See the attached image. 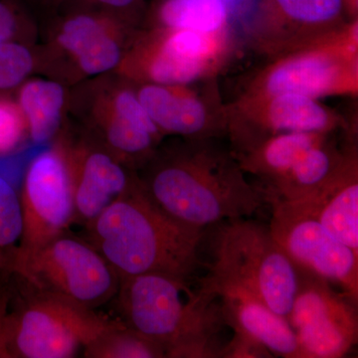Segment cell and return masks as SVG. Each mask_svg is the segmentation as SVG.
<instances>
[{"label":"cell","instance_id":"cell-13","mask_svg":"<svg viewBox=\"0 0 358 358\" xmlns=\"http://www.w3.org/2000/svg\"><path fill=\"white\" fill-rule=\"evenodd\" d=\"M338 61L329 54L313 52L275 66L266 80L270 96L296 94L315 98L329 93L341 77Z\"/></svg>","mask_w":358,"mask_h":358},{"label":"cell","instance_id":"cell-25","mask_svg":"<svg viewBox=\"0 0 358 358\" xmlns=\"http://www.w3.org/2000/svg\"><path fill=\"white\" fill-rule=\"evenodd\" d=\"M22 110L8 99L0 96V157L20 145L27 128Z\"/></svg>","mask_w":358,"mask_h":358},{"label":"cell","instance_id":"cell-28","mask_svg":"<svg viewBox=\"0 0 358 358\" xmlns=\"http://www.w3.org/2000/svg\"><path fill=\"white\" fill-rule=\"evenodd\" d=\"M17 9L13 0H0V43L10 41L17 31Z\"/></svg>","mask_w":358,"mask_h":358},{"label":"cell","instance_id":"cell-5","mask_svg":"<svg viewBox=\"0 0 358 358\" xmlns=\"http://www.w3.org/2000/svg\"><path fill=\"white\" fill-rule=\"evenodd\" d=\"M221 223L214 262L199 281L212 292L234 289L255 296L287 319L298 289L299 273L268 224L251 218Z\"/></svg>","mask_w":358,"mask_h":358},{"label":"cell","instance_id":"cell-21","mask_svg":"<svg viewBox=\"0 0 358 358\" xmlns=\"http://www.w3.org/2000/svg\"><path fill=\"white\" fill-rule=\"evenodd\" d=\"M207 65L208 62L186 57L162 44L150 63V76L159 84H186L201 76Z\"/></svg>","mask_w":358,"mask_h":358},{"label":"cell","instance_id":"cell-2","mask_svg":"<svg viewBox=\"0 0 358 358\" xmlns=\"http://www.w3.org/2000/svg\"><path fill=\"white\" fill-rule=\"evenodd\" d=\"M121 278L117 308L122 322L159 343L166 357H221L226 324L219 296L199 282L148 273Z\"/></svg>","mask_w":358,"mask_h":358},{"label":"cell","instance_id":"cell-26","mask_svg":"<svg viewBox=\"0 0 358 358\" xmlns=\"http://www.w3.org/2000/svg\"><path fill=\"white\" fill-rule=\"evenodd\" d=\"M115 115L138 124L155 136L159 134V128L150 119L138 98H136L131 92H121L115 98Z\"/></svg>","mask_w":358,"mask_h":358},{"label":"cell","instance_id":"cell-27","mask_svg":"<svg viewBox=\"0 0 358 358\" xmlns=\"http://www.w3.org/2000/svg\"><path fill=\"white\" fill-rule=\"evenodd\" d=\"M234 333L233 338L229 339L224 346L221 357L228 358H255L273 357L267 348L253 339L247 338L243 334Z\"/></svg>","mask_w":358,"mask_h":358},{"label":"cell","instance_id":"cell-6","mask_svg":"<svg viewBox=\"0 0 358 358\" xmlns=\"http://www.w3.org/2000/svg\"><path fill=\"white\" fill-rule=\"evenodd\" d=\"M14 274L40 291L93 310L117 296L121 281L95 247L67 233L34 251L16 256Z\"/></svg>","mask_w":358,"mask_h":358},{"label":"cell","instance_id":"cell-10","mask_svg":"<svg viewBox=\"0 0 358 358\" xmlns=\"http://www.w3.org/2000/svg\"><path fill=\"white\" fill-rule=\"evenodd\" d=\"M220 300L226 324L253 339L273 357L301 358L300 345L288 320L255 296L234 289L214 291Z\"/></svg>","mask_w":358,"mask_h":358},{"label":"cell","instance_id":"cell-20","mask_svg":"<svg viewBox=\"0 0 358 358\" xmlns=\"http://www.w3.org/2000/svg\"><path fill=\"white\" fill-rule=\"evenodd\" d=\"M87 358H162L166 350L159 343L122 322L84 348Z\"/></svg>","mask_w":358,"mask_h":358},{"label":"cell","instance_id":"cell-22","mask_svg":"<svg viewBox=\"0 0 358 358\" xmlns=\"http://www.w3.org/2000/svg\"><path fill=\"white\" fill-rule=\"evenodd\" d=\"M106 134L115 150L129 155L145 154L154 145L157 136L117 115H113Z\"/></svg>","mask_w":358,"mask_h":358},{"label":"cell","instance_id":"cell-1","mask_svg":"<svg viewBox=\"0 0 358 358\" xmlns=\"http://www.w3.org/2000/svg\"><path fill=\"white\" fill-rule=\"evenodd\" d=\"M86 230L87 241L120 277L160 273L192 281L201 265L205 230L169 216L136 181Z\"/></svg>","mask_w":358,"mask_h":358},{"label":"cell","instance_id":"cell-19","mask_svg":"<svg viewBox=\"0 0 358 358\" xmlns=\"http://www.w3.org/2000/svg\"><path fill=\"white\" fill-rule=\"evenodd\" d=\"M22 231L20 195L11 181L0 174V287L13 278Z\"/></svg>","mask_w":358,"mask_h":358},{"label":"cell","instance_id":"cell-7","mask_svg":"<svg viewBox=\"0 0 358 358\" xmlns=\"http://www.w3.org/2000/svg\"><path fill=\"white\" fill-rule=\"evenodd\" d=\"M271 233L296 270L327 280L358 303V252L333 236L298 202L271 199Z\"/></svg>","mask_w":358,"mask_h":358},{"label":"cell","instance_id":"cell-15","mask_svg":"<svg viewBox=\"0 0 358 358\" xmlns=\"http://www.w3.org/2000/svg\"><path fill=\"white\" fill-rule=\"evenodd\" d=\"M138 100L157 128L187 136L208 133V115L194 96L178 95L159 85L141 89Z\"/></svg>","mask_w":358,"mask_h":358},{"label":"cell","instance_id":"cell-12","mask_svg":"<svg viewBox=\"0 0 358 358\" xmlns=\"http://www.w3.org/2000/svg\"><path fill=\"white\" fill-rule=\"evenodd\" d=\"M299 204L333 236L358 252V180L355 157L319 192Z\"/></svg>","mask_w":358,"mask_h":358},{"label":"cell","instance_id":"cell-29","mask_svg":"<svg viewBox=\"0 0 358 358\" xmlns=\"http://www.w3.org/2000/svg\"><path fill=\"white\" fill-rule=\"evenodd\" d=\"M99 3L103 6L110 7V8H126L134 3L136 0H96Z\"/></svg>","mask_w":358,"mask_h":358},{"label":"cell","instance_id":"cell-24","mask_svg":"<svg viewBox=\"0 0 358 358\" xmlns=\"http://www.w3.org/2000/svg\"><path fill=\"white\" fill-rule=\"evenodd\" d=\"M32 67V55L24 46L11 41L0 43V90L17 86Z\"/></svg>","mask_w":358,"mask_h":358},{"label":"cell","instance_id":"cell-11","mask_svg":"<svg viewBox=\"0 0 358 358\" xmlns=\"http://www.w3.org/2000/svg\"><path fill=\"white\" fill-rule=\"evenodd\" d=\"M74 189V222L89 226L134 183L124 167L102 152L70 159Z\"/></svg>","mask_w":358,"mask_h":358},{"label":"cell","instance_id":"cell-18","mask_svg":"<svg viewBox=\"0 0 358 358\" xmlns=\"http://www.w3.org/2000/svg\"><path fill=\"white\" fill-rule=\"evenodd\" d=\"M227 13L221 0H167L160 9L162 22L173 30L213 35L225 24Z\"/></svg>","mask_w":358,"mask_h":358},{"label":"cell","instance_id":"cell-16","mask_svg":"<svg viewBox=\"0 0 358 358\" xmlns=\"http://www.w3.org/2000/svg\"><path fill=\"white\" fill-rule=\"evenodd\" d=\"M266 124L270 138L284 133L324 134L333 128L334 120L315 98L284 94L271 96Z\"/></svg>","mask_w":358,"mask_h":358},{"label":"cell","instance_id":"cell-17","mask_svg":"<svg viewBox=\"0 0 358 358\" xmlns=\"http://www.w3.org/2000/svg\"><path fill=\"white\" fill-rule=\"evenodd\" d=\"M63 103L64 91L54 82H29L21 90V110L37 145H45L57 131Z\"/></svg>","mask_w":358,"mask_h":358},{"label":"cell","instance_id":"cell-30","mask_svg":"<svg viewBox=\"0 0 358 358\" xmlns=\"http://www.w3.org/2000/svg\"><path fill=\"white\" fill-rule=\"evenodd\" d=\"M221 1L225 2L227 1V0H221Z\"/></svg>","mask_w":358,"mask_h":358},{"label":"cell","instance_id":"cell-3","mask_svg":"<svg viewBox=\"0 0 358 358\" xmlns=\"http://www.w3.org/2000/svg\"><path fill=\"white\" fill-rule=\"evenodd\" d=\"M230 155L195 143L155 167L141 183L148 196L178 222L206 230L238 218H251L267 203Z\"/></svg>","mask_w":358,"mask_h":358},{"label":"cell","instance_id":"cell-23","mask_svg":"<svg viewBox=\"0 0 358 358\" xmlns=\"http://www.w3.org/2000/svg\"><path fill=\"white\" fill-rule=\"evenodd\" d=\"M288 17L303 24H322L334 20L343 0H275Z\"/></svg>","mask_w":358,"mask_h":358},{"label":"cell","instance_id":"cell-14","mask_svg":"<svg viewBox=\"0 0 358 358\" xmlns=\"http://www.w3.org/2000/svg\"><path fill=\"white\" fill-rule=\"evenodd\" d=\"M59 42L76 57L88 74H100L112 69L121 58L119 45L108 34L105 25L87 14L66 21Z\"/></svg>","mask_w":358,"mask_h":358},{"label":"cell","instance_id":"cell-9","mask_svg":"<svg viewBox=\"0 0 358 358\" xmlns=\"http://www.w3.org/2000/svg\"><path fill=\"white\" fill-rule=\"evenodd\" d=\"M23 231L17 255L29 253L67 233L75 204L69 157L45 148L30 160L20 195Z\"/></svg>","mask_w":358,"mask_h":358},{"label":"cell","instance_id":"cell-8","mask_svg":"<svg viewBox=\"0 0 358 358\" xmlns=\"http://www.w3.org/2000/svg\"><path fill=\"white\" fill-rule=\"evenodd\" d=\"M299 286L289 310L301 358H341L358 339V303L319 275L298 270Z\"/></svg>","mask_w":358,"mask_h":358},{"label":"cell","instance_id":"cell-4","mask_svg":"<svg viewBox=\"0 0 358 358\" xmlns=\"http://www.w3.org/2000/svg\"><path fill=\"white\" fill-rule=\"evenodd\" d=\"M96 310L40 291L14 274L2 329L3 358H72L121 326Z\"/></svg>","mask_w":358,"mask_h":358}]
</instances>
